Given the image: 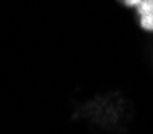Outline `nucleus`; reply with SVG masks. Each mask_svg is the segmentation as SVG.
<instances>
[{
    "label": "nucleus",
    "mask_w": 153,
    "mask_h": 134,
    "mask_svg": "<svg viewBox=\"0 0 153 134\" xmlns=\"http://www.w3.org/2000/svg\"><path fill=\"white\" fill-rule=\"evenodd\" d=\"M126 7H134L140 16V27L147 32H153V0H129Z\"/></svg>",
    "instance_id": "nucleus-1"
}]
</instances>
